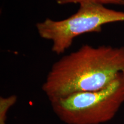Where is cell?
<instances>
[{"instance_id": "1", "label": "cell", "mask_w": 124, "mask_h": 124, "mask_svg": "<svg viewBox=\"0 0 124 124\" xmlns=\"http://www.w3.org/2000/svg\"><path fill=\"white\" fill-rule=\"evenodd\" d=\"M124 72V47L83 44L52 64L42 85L49 101L98 90Z\"/></svg>"}, {"instance_id": "2", "label": "cell", "mask_w": 124, "mask_h": 124, "mask_svg": "<svg viewBox=\"0 0 124 124\" xmlns=\"http://www.w3.org/2000/svg\"><path fill=\"white\" fill-rule=\"evenodd\" d=\"M50 103L54 113L66 124L108 122L124 103V72L101 89L74 93Z\"/></svg>"}, {"instance_id": "3", "label": "cell", "mask_w": 124, "mask_h": 124, "mask_svg": "<svg viewBox=\"0 0 124 124\" xmlns=\"http://www.w3.org/2000/svg\"><path fill=\"white\" fill-rule=\"evenodd\" d=\"M124 22V12L117 11L94 3L79 5L77 12L61 20L46 18L36 24L39 36L52 43L51 50L56 55L64 54L76 38L87 33L100 32L102 26Z\"/></svg>"}, {"instance_id": "4", "label": "cell", "mask_w": 124, "mask_h": 124, "mask_svg": "<svg viewBox=\"0 0 124 124\" xmlns=\"http://www.w3.org/2000/svg\"><path fill=\"white\" fill-rule=\"evenodd\" d=\"M56 4L60 5L67 4H79L84 3H94L101 5H124V0H54Z\"/></svg>"}]
</instances>
